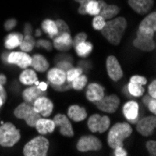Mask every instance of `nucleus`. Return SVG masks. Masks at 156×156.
Wrapping results in <instances>:
<instances>
[{
  "label": "nucleus",
  "instance_id": "nucleus-40",
  "mask_svg": "<svg viewBox=\"0 0 156 156\" xmlns=\"http://www.w3.org/2000/svg\"><path fill=\"white\" fill-rule=\"evenodd\" d=\"M57 67L66 72L67 70H69L70 68L73 67V65H72L71 62H68L67 60H63V61L57 63Z\"/></svg>",
  "mask_w": 156,
  "mask_h": 156
},
{
  "label": "nucleus",
  "instance_id": "nucleus-27",
  "mask_svg": "<svg viewBox=\"0 0 156 156\" xmlns=\"http://www.w3.org/2000/svg\"><path fill=\"white\" fill-rule=\"evenodd\" d=\"M37 80V74L33 69H24L20 75V81L24 85H33Z\"/></svg>",
  "mask_w": 156,
  "mask_h": 156
},
{
  "label": "nucleus",
  "instance_id": "nucleus-30",
  "mask_svg": "<svg viewBox=\"0 0 156 156\" xmlns=\"http://www.w3.org/2000/svg\"><path fill=\"white\" fill-rule=\"evenodd\" d=\"M35 45H36V40L31 36V34H29V35H24L20 44V47L23 51L28 52V51H31L34 49Z\"/></svg>",
  "mask_w": 156,
  "mask_h": 156
},
{
  "label": "nucleus",
  "instance_id": "nucleus-23",
  "mask_svg": "<svg viewBox=\"0 0 156 156\" xmlns=\"http://www.w3.org/2000/svg\"><path fill=\"white\" fill-rule=\"evenodd\" d=\"M36 129L37 132L41 135H46L50 134L54 131L55 129V123L53 120L46 119V118H39L37 122H36Z\"/></svg>",
  "mask_w": 156,
  "mask_h": 156
},
{
  "label": "nucleus",
  "instance_id": "nucleus-37",
  "mask_svg": "<svg viewBox=\"0 0 156 156\" xmlns=\"http://www.w3.org/2000/svg\"><path fill=\"white\" fill-rule=\"evenodd\" d=\"M146 148L150 155L155 156L156 155V142L154 140H149L146 143Z\"/></svg>",
  "mask_w": 156,
  "mask_h": 156
},
{
  "label": "nucleus",
  "instance_id": "nucleus-18",
  "mask_svg": "<svg viewBox=\"0 0 156 156\" xmlns=\"http://www.w3.org/2000/svg\"><path fill=\"white\" fill-rule=\"evenodd\" d=\"M105 96V89L102 85L98 83H91L88 85V88L86 91V97L91 102L99 101Z\"/></svg>",
  "mask_w": 156,
  "mask_h": 156
},
{
  "label": "nucleus",
  "instance_id": "nucleus-45",
  "mask_svg": "<svg viewBox=\"0 0 156 156\" xmlns=\"http://www.w3.org/2000/svg\"><path fill=\"white\" fill-rule=\"evenodd\" d=\"M114 155L115 156H126V155H128V153L123 149V147H118L114 149Z\"/></svg>",
  "mask_w": 156,
  "mask_h": 156
},
{
  "label": "nucleus",
  "instance_id": "nucleus-8",
  "mask_svg": "<svg viewBox=\"0 0 156 156\" xmlns=\"http://www.w3.org/2000/svg\"><path fill=\"white\" fill-rule=\"evenodd\" d=\"M77 149L81 152L100 151L102 149V143L94 136H83L78 141Z\"/></svg>",
  "mask_w": 156,
  "mask_h": 156
},
{
  "label": "nucleus",
  "instance_id": "nucleus-6",
  "mask_svg": "<svg viewBox=\"0 0 156 156\" xmlns=\"http://www.w3.org/2000/svg\"><path fill=\"white\" fill-rule=\"evenodd\" d=\"M14 115L18 119H23L30 127H35L36 122L40 118V114L37 113L32 104L23 102L14 109Z\"/></svg>",
  "mask_w": 156,
  "mask_h": 156
},
{
  "label": "nucleus",
  "instance_id": "nucleus-7",
  "mask_svg": "<svg viewBox=\"0 0 156 156\" xmlns=\"http://www.w3.org/2000/svg\"><path fill=\"white\" fill-rule=\"evenodd\" d=\"M88 128L94 133H104L110 125V119L108 116H101L99 114L92 115L88 120Z\"/></svg>",
  "mask_w": 156,
  "mask_h": 156
},
{
  "label": "nucleus",
  "instance_id": "nucleus-51",
  "mask_svg": "<svg viewBox=\"0 0 156 156\" xmlns=\"http://www.w3.org/2000/svg\"><path fill=\"white\" fill-rule=\"evenodd\" d=\"M40 34H41L40 30H37V31H36V36H37V37H38V36H40Z\"/></svg>",
  "mask_w": 156,
  "mask_h": 156
},
{
  "label": "nucleus",
  "instance_id": "nucleus-22",
  "mask_svg": "<svg viewBox=\"0 0 156 156\" xmlns=\"http://www.w3.org/2000/svg\"><path fill=\"white\" fill-rule=\"evenodd\" d=\"M47 78L51 84L60 85L66 80V74L64 70L58 67H54L49 70V72L47 74Z\"/></svg>",
  "mask_w": 156,
  "mask_h": 156
},
{
  "label": "nucleus",
  "instance_id": "nucleus-3",
  "mask_svg": "<svg viewBox=\"0 0 156 156\" xmlns=\"http://www.w3.org/2000/svg\"><path fill=\"white\" fill-rule=\"evenodd\" d=\"M133 130L127 122H117L113 125L108 135V144L114 150L118 147H123V141L129 137Z\"/></svg>",
  "mask_w": 156,
  "mask_h": 156
},
{
  "label": "nucleus",
  "instance_id": "nucleus-21",
  "mask_svg": "<svg viewBox=\"0 0 156 156\" xmlns=\"http://www.w3.org/2000/svg\"><path fill=\"white\" fill-rule=\"evenodd\" d=\"M98 3L100 5V12L99 15L102 16L105 20H109L115 17L120 11V8L116 5H108L103 0H98Z\"/></svg>",
  "mask_w": 156,
  "mask_h": 156
},
{
  "label": "nucleus",
  "instance_id": "nucleus-5",
  "mask_svg": "<svg viewBox=\"0 0 156 156\" xmlns=\"http://www.w3.org/2000/svg\"><path fill=\"white\" fill-rule=\"evenodd\" d=\"M21 139L20 130L11 122H6L0 126V145L2 147H12Z\"/></svg>",
  "mask_w": 156,
  "mask_h": 156
},
{
  "label": "nucleus",
  "instance_id": "nucleus-16",
  "mask_svg": "<svg viewBox=\"0 0 156 156\" xmlns=\"http://www.w3.org/2000/svg\"><path fill=\"white\" fill-rule=\"evenodd\" d=\"M126 120L131 123H136L139 120V106L136 101L127 102L122 108Z\"/></svg>",
  "mask_w": 156,
  "mask_h": 156
},
{
  "label": "nucleus",
  "instance_id": "nucleus-25",
  "mask_svg": "<svg viewBox=\"0 0 156 156\" xmlns=\"http://www.w3.org/2000/svg\"><path fill=\"white\" fill-rule=\"evenodd\" d=\"M31 66L36 71L38 72H45L49 68V62L47 59L41 54H35L31 57Z\"/></svg>",
  "mask_w": 156,
  "mask_h": 156
},
{
  "label": "nucleus",
  "instance_id": "nucleus-47",
  "mask_svg": "<svg viewBox=\"0 0 156 156\" xmlns=\"http://www.w3.org/2000/svg\"><path fill=\"white\" fill-rule=\"evenodd\" d=\"M37 87H38L41 91L46 92V91H47V89H48V84H47L46 82H38Z\"/></svg>",
  "mask_w": 156,
  "mask_h": 156
},
{
  "label": "nucleus",
  "instance_id": "nucleus-46",
  "mask_svg": "<svg viewBox=\"0 0 156 156\" xmlns=\"http://www.w3.org/2000/svg\"><path fill=\"white\" fill-rule=\"evenodd\" d=\"M147 107L149 108V109L153 113V114H155L156 113V101H155V98H151L150 102L148 103Z\"/></svg>",
  "mask_w": 156,
  "mask_h": 156
},
{
  "label": "nucleus",
  "instance_id": "nucleus-17",
  "mask_svg": "<svg viewBox=\"0 0 156 156\" xmlns=\"http://www.w3.org/2000/svg\"><path fill=\"white\" fill-rule=\"evenodd\" d=\"M53 47L61 51H66L70 50L73 44V39L70 33H64L60 36H57L52 38Z\"/></svg>",
  "mask_w": 156,
  "mask_h": 156
},
{
  "label": "nucleus",
  "instance_id": "nucleus-19",
  "mask_svg": "<svg viewBox=\"0 0 156 156\" xmlns=\"http://www.w3.org/2000/svg\"><path fill=\"white\" fill-rule=\"evenodd\" d=\"M31 87L26 88L23 92V100L29 104H32L37 100V99L40 96H46L47 94V91H41L37 85H30Z\"/></svg>",
  "mask_w": 156,
  "mask_h": 156
},
{
  "label": "nucleus",
  "instance_id": "nucleus-31",
  "mask_svg": "<svg viewBox=\"0 0 156 156\" xmlns=\"http://www.w3.org/2000/svg\"><path fill=\"white\" fill-rule=\"evenodd\" d=\"M86 12L89 15H98L100 12V5L97 0H90L86 5Z\"/></svg>",
  "mask_w": 156,
  "mask_h": 156
},
{
  "label": "nucleus",
  "instance_id": "nucleus-15",
  "mask_svg": "<svg viewBox=\"0 0 156 156\" xmlns=\"http://www.w3.org/2000/svg\"><path fill=\"white\" fill-rule=\"evenodd\" d=\"M53 122L55 123V126L59 127L61 135L65 136H69V137L74 136L72 124L70 122L67 116L64 114H56L53 118Z\"/></svg>",
  "mask_w": 156,
  "mask_h": 156
},
{
  "label": "nucleus",
  "instance_id": "nucleus-10",
  "mask_svg": "<svg viewBox=\"0 0 156 156\" xmlns=\"http://www.w3.org/2000/svg\"><path fill=\"white\" fill-rule=\"evenodd\" d=\"M106 66H107V71H108V77L113 81H118L119 80L122 78L123 76L122 68L115 56H113V55L108 56L106 61Z\"/></svg>",
  "mask_w": 156,
  "mask_h": 156
},
{
  "label": "nucleus",
  "instance_id": "nucleus-32",
  "mask_svg": "<svg viewBox=\"0 0 156 156\" xmlns=\"http://www.w3.org/2000/svg\"><path fill=\"white\" fill-rule=\"evenodd\" d=\"M87 81H88V79L86 76L83 75V74L80 75L78 78H76L72 81V89H75L77 91L82 90L85 86H86Z\"/></svg>",
  "mask_w": 156,
  "mask_h": 156
},
{
  "label": "nucleus",
  "instance_id": "nucleus-20",
  "mask_svg": "<svg viewBox=\"0 0 156 156\" xmlns=\"http://www.w3.org/2000/svg\"><path fill=\"white\" fill-rule=\"evenodd\" d=\"M153 0H128L129 6L138 14L144 15L153 6Z\"/></svg>",
  "mask_w": 156,
  "mask_h": 156
},
{
  "label": "nucleus",
  "instance_id": "nucleus-39",
  "mask_svg": "<svg viewBox=\"0 0 156 156\" xmlns=\"http://www.w3.org/2000/svg\"><path fill=\"white\" fill-rule=\"evenodd\" d=\"M87 39V34L86 33H79L75 38L73 39V44H72V47H76L79 43H80V42H83Z\"/></svg>",
  "mask_w": 156,
  "mask_h": 156
},
{
  "label": "nucleus",
  "instance_id": "nucleus-33",
  "mask_svg": "<svg viewBox=\"0 0 156 156\" xmlns=\"http://www.w3.org/2000/svg\"><path fill=\"white\" fill-rule=\"evenodd\" d=\"M83 70L81 67H72L66 72V80L72 82L76 78H78L80 75H81Z\"/></svg>",
  "mask_w": 156,
  "mask_h": 156
},
{
  "label": "nucleus",
  "instance_id": "nucleus-28",
  "mask_svg": "<svg viewBox=\"0 0 156 156\" xmlns=\"http://www.w3.org/2000/svg\"><path fill=\"white\" fill-rule=\"evenodd\" d=\"M41 27H42V30H43L45 33H47L51 38H53L56 35H57L58 30H57V26H56L55 21L46 19L42 22Z\"/></svg>",
  "mask_w": 156,
  "mask_h": 156
},
{
  "label": "nucleus",
  "instance_id": "nucleus-48",
  "mask_svg": "<svg viewBox=\"0 0 156 156\" xmlns=\"http://www.w3.org/2000/svg\"><path fill=\"white\" fill-rule=\"evenodd\" d=\"M32 32V26L29 23L25 24V28H24V35H29Z\"/></svg>",
  "mask_w": 156,
  "mask_h": 156
},
{
  "label": "nucleus",
  "instance_id": "nucleus-34",
  "mask_svg": "<svg viewBox=\"0 0 156 156\" xmlns=\"http://www.w3.org/2000/svg\"><path fill=\"white\" fill-rule=\"evenodd\" d=\"M55 23H56V26H57V35H56L55 37H57V36H60L64 33H70V29H69V27L68 25L66 24V23L63 20H56L55 21Z\"/></svg>",
  "mask_w": 156,
  "mask_h": 156
},
{
  "label": "nucleus",
  "instance_id": "nucleus-14",
  "mask_svg": "<svg viewBox=\"0 0 156 156\" xmlns=\"http://www.w3.org/2000/svg\"><path fill=\"white\" fill-rule=\"evenodd\" d=\"M33 108L40 116L49 117L53 110V103L47 96H40L33 103Z\"/></svg>",
  "mask_w": 156,
  "mask_h": 156
},
{
  "label": "nucleus",
  "instance_id": "nucleus-26",
  "mask_svg": "<svg viewBox=\"0 0 156 156\" xmlns=\"http://www.w3.org/2000/svg\"><path fill=\"white\" fill-rule=\"evenodd\" d=\"M23 38V35H22L21 33H11L7 37L5 40V47L8 50H12L14 48H16L20 46Z\"/></svg>",
  "mask_w": 156,
  "mask_h": 156
},
{
  "label": "nucleus",
  "instance_id": "nucleus-49",
  "mask_svg": "<svg viewBox=\"0 0 156 156\" xmlns=\"http://www.w3.org/2000/svg\"><path fill=\"white\" fill-rule=\"evenodd\" d=\"M151 99V96L149 94V95H145L144 97H143V103H144V105L145 106H147L148 105V103L150 102V100Z\"/></svg>",
  "mask_w": 156,
  "mask_h": 156
},
{
  "label": "nucleus",
  "instance_id": "nucleus-44",
  "mask_svg": "<svg viewBox=\"0 0 156 156\" xmlns=\"http://www.w3.org/2000/svg\"><path fill=\"white\" fill-rule=\"evenodd\" d=\"M17 24V21L15 19H9L5 23V28H6V30L9 31V30H11L12 28L15 26Z\"/></svg>",
  "mask_w": 156,
  "mask_h": 156
},
{
  "label": "nucleus",
  "instance_id": "nucleus-36",
  "mask_svg": "<svg viewBox=\"0 0 156 156\" xmlns=\"http://www.w3.org/2000/svg\"><path fill=\"white\" fill-rule=\"evenodd\" d=\"M51 85L55 91H58V92H65V91H68L70 89H72V82L67 81V80H66L64 83L60 85H53V84H51Z\"/></svg>",
  "mask_w": 156,
  "mask_h": 156
},
{
  "label": "nucleus",
  "instance_id": "nucleus-29",
  "mask_svg": "<svg viewBox=\"0 0 156 156\" xmlns=\"http://www.w3.org/2000/svg\"><path fill=\"white\" fill-rule=\"evenodd\" d=\"M75 50L79 56H80V57H86V56H88L93 51V44L91 42L85 40L83 42L79 43L75 47Z\"/></svg>",
  "mask_w": 156,
  "mask_h": 156
},
{
  "label": "nucleus",
  "instance_id": "nucleus-1",
  "mask_svg": "<svg viewBox=\"0 0 156 156\" xmlns=\"http://www.w3.org/2000/svg\"><path fill=\"white\" fill-rule=\"evenodd\" d=\"M155 32L156 13L153 11L140 23L136 32V37L133 42L134 46L143 51H152L156 47Z\"/></svg>",
  "mask_w": 156,
  "mask_h": 156
},
{
  "label": "nucleus",
  "instance_id": "nucleus-43",
  "mask_svg": "<svg viewBox=\"0 0 156 156\" xmlns=\"http://www.w3.org/2000/svg\"><path fill=\"white\" fill-rule=\"evenodd\" d=\"M149 94L151 96V98L156 97V81L152 80L151 83L149 85Z\"/></svg>",
  "mask_w": 156,
  "mask_h": 156
},
{
  "label": "nucleus",
  "instance_id": "nucleus-24",
  "mask_svg": "<svg viewBox=\"0 0 156 156\" xmlns=\"http://www.w3.org/2000/svg\"><path fill=\"white\" fill-rule=\"evenodd\" d=\"M67 115L69 119L73 120L74 122H81L86 119L87 111L84 108L80 107L79 105H72L68 108Z\"/></svg>",
  "mask_w": 156,
  "mask_h": 156
},
{
  "label": "nucleus",
  "instance_id": "nucleus-12",
  "mask_svg": "<svg viewBox=\"0 0 156 156\" xmlns=\"http://www.w3.org/2000/svg\"><path fill=\"white\" fill-rule=\"evenodd\" d=\"M31 56L24 51H12L8 55L7 61L9 64L17 65L19 67L25 69L31 66Z\"/></svg>",
  "mask_w": 156,
  "mask_h": 156
},
{
  "label": "nucleus",
  "instance_id": "nucleus-42",
  "mask_svg": "<svg viewBox=\"0 0 156 156\" xmlns=\"http://www.w3.org/2000/svg\"><path fill=\"white\" fill-rule=\"evenodd\" d=\"M6 99H7V93L3 87V85L0 84V108L6 102Z\"/></svg>",
  "mask_w": 156,
  "mask_h": 156
},
{
  "label": "nucleus",
  "instance_id": "nucleus-50",
  "mask_svg": "<svg viewBox=\"0 0 156 156\" xmlns=\"http://www.w3.org/2000/svg\"><path fill=\"white\" fill-rule=\"evenodd\" d=\"M6 82H7V78H6V76L3 75V74H0V84H1V85H4Z\"/></svg>",
  "mask_w": 156,
  "mask_h": 156
},
{
  "label": "nucleus",
  "instance_id": "nucleus-9",
  "mask_svg": "<svg viewBox=\"0 0 156 156\" xmlns=\"http://www.w3.org/2000/svg\"><path fill=\"white\" fill-rule=\"evenodd\" d=\"M94 103L98 109L108 113H114L120 106V98L116 94H110Z\"/></svg>",
  "mask_w": 156,
  "mask_h": 156
},
{
  "label": "nucleus",
  "instance_id": "nucleus-11",
  "mask_svg": "<svg viewBox=\"0 0 156 156\" xmlns=\"http://www.w3.org/2000/svg\"><path fill=\"white\" fill-rule=\"evenodd\" d=\"M156 127L155 116H147L139 119L136 122V131L144 136H149L153 134Z\"/></svg>",
  "mask_w": 156,
  "mask_h": 156
},
{
  "label": "nucleus",
  "instance_id": "nucleus-2",
  "mask_svg": "<svg viewBox=\"0 0 156 156\" xmlns=\"http://www.w3.org/2000/svg\"><path fill=\"white\" fill-rule=\"evenodd\" d=\"M127 27V22L125 18L119 17L106 22L104 27L100 30L103 37L112 45H119L124 35Z\"/></svg>",
  "mask_w": 156,
  "mask_h": 156
},
{
  "label": "nucleus",
  "instance_id": "nucleus-38",
  "mask_svg": "<svg viewBox=\"0 0 156 156\" xmlns=\"http://www.w3.org/2000/svg\"><path fill=\"white\" fill-rule=\"evenodd\" d=\"M35 46H37V48H41V47L45 48L48 51H51V48H52V45H51V42L48 41V40H45V39H39L38 41H36V45Z\"/></svg>",
  "mask_w": 156,
  "mask_h": 156
},
{
  "label": "nucleus",
  "instance_id": "nucleus-41",
  "mask_svg": "<svg viewBox=\"0 0 156 156\" xmlns=\"http://www.w3.org/2000/svg\"><path fill=\"white\" fill-rule=\"evenodd\" d=\"M75 1L79 2L80 4L79 9H78L79 13L81 14V15H85V14H87V12H86V5H87V3L90 1V0H75Z\"/></svg>",
  "mask_w": 156,
  "mask_h": 156
},
{
  "label": "nucleus",
  "instance_id": "nucleus-13",
  "mask_svg": "<svg viewBox=\"0 0 156 156\" xmlns=\"http://www.w3.org/2000/svg\"><path fill=\"white\" fill-rule=\"evenodd\" d=\"M145 84H147V79L145 77L136 75L130 79V82L127 88H128V91L131 95L139 97L145 93V89L143 87Z\"/></svg>",
  "mask_w": 156,
  "mask_h": 156
},
{
  "label": "nucleus",
  "instance_id": "nucleus-35",
  "mask_svg": "<svg viewBox=\"0 0 156 156\" xmlns=\"http://www.w3.org/2000/svg\"><path fill=\"white\" fill-rule=\"evenodd\" d=\"M105 23H106V20L102 16L99 15V14H98V15H95L94 20H93V27H94V30L100 31L104 27Z\"/></svg>",
  "mask_w": 156,
  "mask_h": 156
},
{
  "label": "nucleus",
  "instance_id": "nucleus-4",
  "mask_svg": "<svg viewBox=\"0 0 156 156\" xmlns=\"http://www.w3.org/2000/svg\"><path fill=\"white\" fill-rule=\"evenodd\" d=\"M49 150V140L38 136L27 142L23 148L24 156H46Z\"/></svg>",
  "mask_w": 156,
  "mask_h": 156
}]
</instances>
